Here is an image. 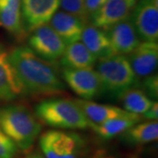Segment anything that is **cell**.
<instances>
[{
    "label": "cell",
    "instance_id": "cell-4",
    "mask_svg": "<svg viewBox=\"0 0 158 158\" xmlns=\"http://www.w3.org/2000/svg\"><path fill=\"white\" fill-rule=\"evenodd\" d=\"M94 67L101 82L102 91L113 98H119L127 90L140 86V80L123 55L98 59Z\"/></svg>",
    "mask_w": 158,
    "mask_h": 158
},
{
    "label": "cell",
    "instance_id": "cell-8",
    "mask_svg": "<svg viewBox=\"0 0 158 158\" xmlns=\"http://www.w3.org/2000/svg\"><path fill=\"white\" fill-rule=\"evenodd\" d=\"M62 77L81 99L91 100L102 92L101 82L94 69L63 68Z\"/></svg>",
    "mask_w": 158,
    "mask_h": 158
},
{
    "label": "cell",
    "instance_id": "cell-17",
    "mask_svg": "<svg viewBox=\"0 0 158 158\" xmlns=\"http://www.w3.org/2000/svg\"><path fill=\"white\" fill-rule=\"evenodd\" d=\"M0 26L11 34L22 37L26 34L20 0H0Z\"/></svg>",
    "mask_w": 158,
    "mask_h": 158
},
{
    "label": "cell",
    "instance_id": "cell-10",
    "mask_svg": "<svg viewBox=\"0 0 158 158\" xmlns=\"http://www.w3.org/2000/svg\"><path fill=\"white\" fill-rule=\"evenodd\" d=\"M138 0H107L98 11L89 19L90 24L106 31L116 23L131 14Z\"/></svg>",
    "mask_w": 158,
    "mask_h": 158
},
{
    "label": "cell",
    "instance_id": "cell-22",
    "mask_svg": "<svg viewBox=\"0 0 158 158\" xmlns=\"http://www.w3.org/2000/svg\"><path fill=\"white\" fill-rule=\"evenodd\" d=\"M59 6L63 11L78 18L87 25L89 18L85 8V0H60Z\"/></svg>",
    "mask_w": 158,
    "mask_h": 158
},
{
    "label": "cell",
    "instance_id": "cell-5",
    "mask_svg": "<svg viewBox=\"0 0 158 158\" xmlns=\"http://www.w3.org/2000/svg\"><path fill=\"white\" fill-rule=\"evenodd\" d=\"M39 145L46 158H82L87 148L83 136L62 130L46 131L40 137Z\"/></svg>",
    "mask_w": 158,
    "mask_h": 158
},
{
    "label": "cell",
    "instance_id": "cell-6",
    "mask_svg": "<svg viewBox=\"0 0 158 158\" xmlns=\"http://www.w3.org/2000/svg\"><path fill=\"white\" fill-rule=\"evenodd\" d=\"M27 44L37 56L49 64L60 60L66 48L65 43L48 24L30 32Z\"/></svg>",
    "mask_w": 158,
    "mask_h": 158
},
{
    "label": "cell",
    "instance_id": "cell-25",
    "mask_svg": "<svg viewBox=\"0 0 158 158\" xmlns=\"http://www.w3.org/2000/svg\"><path fill=\"white\" fill-rule=\"evenodd\" d=\"M107 0H85V8L88 18L90 19L95 12L98 11Z\"/></svg>",
    "mask_w": 158,
    "mask_h": 158
},
{
    "label": "cell",
    "instance_id": "cell-23",
    "mask_svg": "<svg viewBox=\"0 0 158 158\" xmlns=\"http://www.w3.org/2000/svg\"><path fill=\"white\" fill-rule=\"evenodd\" d=\"M19 148L0 128V158H15Z\"/></svg>",
    "mask_w": 158,
    "mask_h": 158
},
{
    "label": "cell",
    "instance_id": "cell-12",
    "mask_svg": "<svg viewBox=\"0 0 158 158\" xmlns=\"http://www.w3.org/2000/svg\"><path fill=\"white\" fill-rule=\"evenodd\" d=\"M27 94L10 62L9 52L0 44V101H12Z\"/></svg>",
    "mask_w": 158,
    "mask_h": 158
},
{
    "label": "cell",
    "instance_id": "cell-28",
    "mask_svg": "<svg viewBox=\"0 0 158 158\" xmlns=\"http://www.w3.org/2000/svg\"><path fill=\"white\" fill-rule=\"evenodd\" d=\"M26 158H46L42 153L39 152V151H31L28 152Z\"/></svg>",
    "mask_w": 158,
    "mask_h": 158
},
{
    "label": "cell",
    "instance_id": "cell-21",
    "mask_svg": "<svg viewBox=\"0 0 158 158\" xmlns=\"http://www.w3.org/2000/svg\"><path fill=\"white\" fill-rule=\"evenodd\" d=\"M119 99L121 100L125 111L138 115H141L148 111L154 102L138 87L127 90L119 97Z\"/></svg>",
    "mask_w": 158,
    "mask_h": 158
},
{
    "label": "cell",
    "instance_id": "cell-27",
    "mask_svg": "<svg viewBox=\"0 0 158 158\" xmlns=\"http://www.w3.org/2000/svg\"><path fill=\"white\" fill-rule=\"evenodd\" d=\"M85 158H115L113 156L110 155L106 150L104 149H98L96 150L95 152H93L90 156H87Z\"/></svg>",
    "mask_w": 158,
    "mask_h": 158
},
{
    "label": "cell",
    "instance_id": "cell-11",
    "mask_svg": "<svg viewBox=\"0 0 158 158\" xmlns=\"http://www.w3.org/2000/svg\"><path fill=\"white\" fill-rule=\"evenodd\" d=\"M135 76L145 78L157 69L158 44L154 41H141L127 57Z\"/></svg>",
    "mask_w": 158,
    "mask_h": 158
},
{
    "label": "cell",
    "instance_id": "cell-26",
    "mask_svg": "<svg viewBox=\"0 0 158 158\" xmlns=\"http://www.w3.org/2000/svg\"><path fill=\"white\" fill-rule=\"evenodd\" d=\"M142 118H147L148 120H157L158 118V103L156 101L153 102L152 106L144 113L141 114Z\"/></svg>",
    "mask_w": 158,
    "mask_h": 158
},
{
    "label": "cell",
    "instance_id": "cell-19",
    "mask_svg": "<svg viewBox=\"0 0 158 158\" xmlns=\"http://www.w3.org/2000/svg\"><path fill=\"white\" fill-rule=\"evenodd\" d=\"M141 118L142 117H141V115L130 113L127 116L106 120L101 124L90 123V127L101 138L105 140H109L123 134L131 127H133L136 123H139Z\"/></svg>",
    "mask_w": 158,
    "mask_h": 158
},
{
    "label": "cell",
    "instance_id": "cell-1",
    "mask_svg": "<svg viewBox=\"0 0 158 158\" xmlns=\"http://www.w3.org/2000/svg\"><path fill=\"white\" fill-rule=\"evenodd\" d=\"M9 58L27 93L58 94L65 90L66 86L54 68L27 46L14 48L9 52Z\"/></svg>",
    "mask_w": 158,
    "mask_h": 158
},
{
    "label": "cell",
    "instance_id": "cell-3",
    "mask_svg": "<svg viewBox=\"0 0 158 158\" xmlns=\"http://www.w3.org/2000/svg\"><path fill=\"white\" fill-rule=\"evenodd\" d=\"M36 118L46 125L60 129H85L90 121L74 100L54 98L38 103L34 106Z\"/></svg>",
    "mask_w": 158,
    "mask_h": 158
},
{
    "label": "cell",
    "instance_id": "cell-18",
    "mask_svg": "<svg viewBox=\"0 0 158 158\" xmlns=\"http://www.w3.org/2000/svg\"><path fill=\"white\" fill-rule=\"evenodd\" d=\"M75 101L82 109L90 123L92 124H101L109 119L130 114V113L125 111L124 109L115 106L98 104L85 99H76Z\"/></svg>",
    "mask_w": 158,
    "mask_h": 158
},
{
    "label": "cell",
    "instance_id": "cell-13",
    "mask_svg": "<svg viewBox=\"0 0 158 158\" xmlns=\"http://www.w3.org/2000/svg\"><path fill=\"white\" fill-rule=\"evenodd\" d=\"M106 33L115 55H128L141 41L130 15L107 29Z\"/></svg>",
    "mask_w": 158,
    "mask_h": 158
},
{
    "label": "cell",
    "instance_id": "cell-24",
    "mask_svg": "<svg viewBox=\"0 0 158 158\" xmlns=\"http://www.w3.org/2000/svg\"><path fill=\"white\" fill-rule=\"evenodd\" d=\"M141 89L152 100L157 99L158 98V76L152 74L144 78V81L140 84Z\"/></svg>",
    "mask_w": 158,
    "mask_h": 158
},
{
    "label": "cell",
    "instance_id": "cell-2",
    "mask_svg": "<svg viewBox=\"0 0 158 158\" xmlns=\"http://www.w3.org/2000/svg\"><path fill=\"white\" fill-rule=\"evenodd\" d=\"M0 128L19 149L29 152L41 132V125L27 107L7 105L0 107Z\"/></svg>",
    "mask_w": 158,
    "mask_h": 158
},
{
    "label": "cell",
    "instance_id": "cell-14",
    "mask_svg": "<svg viewBox=\"0 0 158 158\" xmlns=\"http://www.w3.org/2000/svg\"><path fill=\"white\" fill-rule=\"evenodd\" d=\"M85 25L78 18L63 11H57L49 21V26L66 46L80 41Z\"/></svg>",
    "mask_w": 158,
    "mask_h": 158
},
{
    "label": "cell",
    "instance_id": "cell-16",
    "mask_svg": "<svg viewBox=\"0 0 158 158\" xmlns=\"http://www.w3.org/2000/svg\"><path fill=\"white\" fill-rule=\"evenodd\" d=\"M97 61L83 42L77 41L66 46L60 58V64L62 69H93Z\"/></svg>",
    "mask_w": 158,
    "mask_h": 158
},
{
    "label": "cell",
    "instance_id": "cell-15",
    "mask_svg": "<svg viewBox=\"0 0 158 158\" xmlns=\"http://www.w3.org/2000/svg\"><path fill=\"white\" fill-rule=\"evenodd\" d=\"M80 41L85 44L98 60L115 55L106 31L96 27L91 24L85 25Z\"/></svg>",
    "mask_w": 158,
    "mask_h": 158
},
{
    "label": "cell",
    "instance_id": "cell-20",
    "mask_svg": "<svg viewBox=\"0 0 158 158\" xmlns=\"http://www.w3.org/2000/svg\"><path fill=\"white\" fill-rule=\"evenodd\" d=\"M122 140L130 145H143L157 140V120H148L143 123H136L125 131Z\"/></svg>",
    "mask_w": 158,
    "mask_h": 158
},
{
    "label": "cell",
    "instance_id": "cell-9",
    "mask_svg": "<svg viewBox=\"0 0 158 158\" xmlns=\"http://www.w3.org/2000/svg\"><path fill=\"white\" fill-rule=\"evenodd\" d=\"M24 27L30 33L40 26L47 25L58 11L60 0H20Z\"/></svg>",
    "mask_w": 158,
    "mask_h": 158
},
{
    "label": "cell",
    "instance_id": "cell-29",
    "mask_svg": "<svg viewBox=\"0 0 158 158\" xmlns=\"http://www.w3.org/2000/svg\"><path fill=\"white\" fill-rule=\"evenodd\" d=\"M128 158H138L137 156H130V157Z\"/></svg>",
    "mask_w": 158,
    "mask_h": 158
},
{
    "label": "cell",
    "instance_id": "cell-7",
    "mask_svg": "<svg viewBox=\"0 0 158 158\" xmlns=\"http://www.w3.org/2000/svg\"><path fill=\"white\" fill-rule=\"evenodd\" d=\"M130 19L141 41L158 40V0H138Z\"/></svg>",
    "mask_w": 158,
    "mask_h": 158
}]
</instances>
